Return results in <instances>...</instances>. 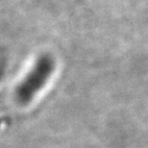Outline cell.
Masks as SVG:
<instances>
[{"label":"cell","instance_id":"obj_1","mask_svg":"<svg viewBox=\"0 0 148 148\" xmlns=\"http://www.w3.org/2000/svg\"><path fill=\"white\" fill-rule=\"evenodd\" d=\"M56 71V62L52 56H40L29 67L14 90V99L20 106H27L47 88Z\"/></svg>","mask_w":148,"mask_h":148},{"label":"cell","instance_id":"obj_2","mask_svg":"<svg viewBox=\"0 0 148 148\" xmlns=\"http://www.w3.org/2000/svg\"><path fill=\"white\" fill-rule=\"evenodd\" d=\"M2 127V120H0V128Z\"/></svg>","mask_w":148,"mask_h":148}]
</instances>
